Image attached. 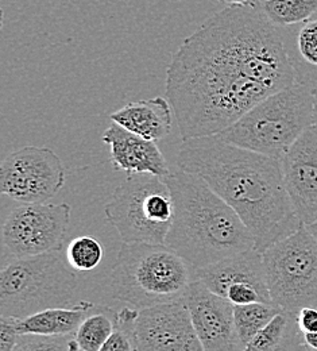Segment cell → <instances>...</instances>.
Segmentation results:
<instances>
[{
    "label": "cell",
    "mask_w": 317,
    "mask_h": 351,
    "mask_svg": "<svg viewBox=\"0 0 317 351\" xmlns=\"http://www.w3.org/2000/svg\"><path fill=\"white\" fill-rule=\"evenodd\" d=\"M272 302L297 315L317 307V241L307 226L278 241L264 253Z\"/></svg>",
    "instance_id": "ba28073f"
},
{
    "label": "cell",
    "mask_w": 317,
    "mask_h": 351,
    "mask_svg": "<svg viewBox=\"0 0 317 351\" xmlns=\"http://www.w3.org/2000/svg\"><path fill=\"white\" fill-rule=\"evenodd\" d=\"M104 252L100 241L90 235H83L71 241L66 249V261L76 271H91L96 269Z\"/></svg>",
    "instance_id": "603a6c76"
},
{
    "label": "cell",
    "mask_w": 317,
    "mask_h": 351,
    "mask_svg": "<svg viewBox=\"0 0 317 351\" xmlns=\"http://www.w3.org/2000/svg\"><path fill=\"white\" fill-rule=\"evenodd\" d=\"M219 1L226 5H243L250 3V0H219Z\"/></svg>",
    "instance_id": "f1b7e54d"
},
{
    "label": "cell",
    "mask_w": 317,
    "mask_h": 351,
    "mask_svg": "<svg viewBox=\"0 0 317 351\" xmlns=\"http://www.w3.org/2000/svg\"><path fill=\"white\" fill-rule=\"evenodd\" d=\"M94 304L80 302L72 307L47 308L26 317H4L19 335H71L75 334Z\"/></svg>",
    "instance_id": "e0dca14e"
},
{
    "label": "cell",
    "mask_w": 317,
    "mask_h": 351,
    "mask_svg": "<svg viewBox=\"0 0 317 351\" xmlns=\"http://www.w3.org/2000/svg\"><path fill=\"white\" fill-rule=\"evenodd\" d=\"M281 309L274 303H251L233 307L235 331L243 350Z\"/></svg>",
    "instance_id": "44dd1931"
},
{
    "label": "cell",
    "mask_w": 317,
    "mask_h": 351,
    "mask_svg": "<svg viewBox=\"0 0 317 351\" xmlns=\"http://www.w3.org/2000/svg\"><path fill=\"white\" fill-rule=\"evenodd\" d=\"M297 326L301 334H311L317 331V307L303 308L297 315Z\"/></svg>",
    "instance_id": "484cf974"
},
{
    "label": "cell",
    "mask_w": 317,
    "mask_h": 351,
    "mask_svg": "<svg viewBox=\"0 0 317 351\" xmlns=\"http://www.w3.org/2000/svg\"><path fill=\"white\" fill-rule=\"evenodd\" d=\"M314 125V88L301 83L261 100L218 135L228 143L275 158Z\"/></svg>",
    "instance_id": "5b68a950"
},
{
    "label": "cell",
    "mask_w": 317,
    "mask_h": 351,
    "mask_svg": "<svg viewBox=\"0 0 317 351\" xmlns=\"http://www.w3.org/2000/svg\"><path fill=\"white\" fill-rule=\"evenodd\" d=\"M297 83L317 88V15L301 23L292 51L289 50Z\"/></svg>",
    "instance_id": "d6986e66"
},
{
    "label": "cell",
    "mask_w": 317,
    "mask_h": 351,
    "mask_svg": "<svg viewBox=\"0 0 317 351\" xmlns=\"http://www.w3.org/2000/svg\"><path fill=\"white\" fill-rule=\"evenodd\" d=\"M314 125L317 126V88L314 89Z\"/></svg>",
    "instance_id": "f546056e"
},
{
    "label": "cell",
    "mask_w": 317,
    "mask_h": 351,
    "mask_svg": "<svg viewBox=\"0 0 317 351\" xmlns=\"http://www.w3.org/2000/svg\"><path fill=\"white\" fill-rule=\"evenodd\" d=\"M297 83L282 36L254 3L227 5L173 54L166 97L183 139L226 130L272 93Z\"/></svg>",
    "instance_id": "6da1fadb"
},
{
    "label": "cell",
    "mask_w": 317,
    "mask_h": 351,
    "mask_svg": "<svg viewBox=\"0 0 317 351\" xmlns=\"http://www.w3.org/2000/svg\"><path fill=\"white\" fill-rule=\"evenodd\" d=\"M107 221L127 243H165L175 204L162 177L127 176L104 207Z\"/></svg>",
    "instance_id": "52a82bcc"
},
{
    "label": "cell",
    "mask_w": 317,
    "mask_h": 351,
    "mask_svg": "<svg viewBox=\"0 0 317 351\" xmlns=\"http://www.w3.org/2000/svg\"><path fill=\"white\" fill-rule=\"evenodd\" d=\"M196 278V267L166 243L123 242L108 291L112 299L142 309L183 302Z\"/></svg>",
    "instance_id": "277c9868"
},
{
    "label": "cell",
    "mask_w": 317,
    "mask_h": 351,
    "mask_svg": "<svg viewBox=\"0 0 317 351\" xmlns=\"http://www.w3.org/2000/svg\"><path fill=\"white\" fill-rule=\"evenodd\" d=\"M136 350V342H133L123 332L114 330L112 335L108 338L101 351H134Z\"/></svg>",
    "instance_id": "4316f807"
},
{
    "label": "cell",
    "mask_w": 317,
    "mask_h": 351,
    "mask_svg": "<svg viewBox=\"0 0 317 351\" xmlns=\"http://www.w3.org/2000/svg\"><path fill=\"white\" fill-rule=\"evenodd\" d=\"M65 181L61 158L44 146L22 147L0 167V192L19 203H45L60 193Z\"/></svg>",
    "instance_id": "30bf717a"
},
{
    "label": "cell",
    "mask_w": 317,
    "mask_h": 351,
    "mask_svg": "<svg viewBox=\"0 0 317 351\" xmlns=\"http://www.w3.org/2000/svg\"><path fill=\"white\" fill-rule=\"evenodd\" d=\"M261 8L272 25L289 27L316 16L317 0H268Z\"/></svg>",
    "instance_id": "7402d4cb"
},
{
    "label": "cell",
    "mask_w": 317,
    "mask_h": 351,
    "mask_svg": "<svg viewBox=\"0 0 317 351\" xmlns=\"http://www.w3.org/2000/svg\"><path fill=\"white\" fill-rule=\"evenodd\" d=\"M286 191L304 226L317 220V126L312 125L281 158Z\"/></svg>",
    "instance_id": "4fadbf2b"
},
{
    "label": "cell",
    "mask_w": 317,
    "mask_h": 351,
    "mask_svg": "<svg viewBox=\"0 0 317 351\" xmlns=\"http://www.w3.org/2000/svg\"><path fill=\"white\" fill-rule=\"evenodd\" d=\"M118 313L114 308L93 306L75 332L77 351H101L115 330Z\"/></svg>",
    "instance_id": "ffe728a7"
},
{
    "label": "cell",
    "mask_w": 317,
    "mask_h": 351,
    "mask_svg": "<svg viewBox=\"0 0 317 351\" xmlns=\"http://www.w3.org/2000/svg\"><path fill=\"white\" fill-rule=\"evenodd\" d=\"M71 335H21L15 351H71Z\"/></svg>",
    "instance_id": "cb8c5ba5"
},
{
    "label": "cell",
    "mask_w": 317,
    "mask_h": 351,
    "mask_svg": "<svg viewBox=\"0 0 317 351\" xmlns=\"http://www.w3.org/2000/svg\"><path fill=\"white\" fill-rule=\"evenodd\" d=\"M173 112L170 101L158 96L129 103L112 112L110 119L129 132L157 142L172 130Z\"/></svg>",
    "instance_id": "2e32d148"
},
{
    "label": "cell",
    "mask_w": 317,
    "mask_h": 351,
    "mask_svg": "<svg viewBox=\"0 0 317 351\" xmlns=\"http://www.w3.org/2000/svg\"><path fill=\"white\" fill-rule=\"evenodd\" d=\"M308 227V230L311 231V234L315 237V239L317 241V220L316 221H314L312 224H309V226H307Z\"/></svg>",
    "instance_id": "4dcf8cb0"
},
{
    "label": "cell",
    "mask_w": 317,
    "mask_h": 351,
    "mask_svg": "<svg viewBox=\"0 0 317 351\" xmlns=\"http://www.w3.org/2000/svg\"><path fill=\"white\" fill-rule=\"evenodd\" d=\"M262 1H268V0H262Z\"/></svg>",
    "instance_id": "1f68e13d"
},
{
    "label": "cell",
    "mask_w": 317,
    "mask_h": 351,
    "mask_svg": "<svg viewBox=\"0 0 317 351\" xmlns=\"http://www.w3.org/2000/svg\"><path fill=\"white\" fill-rule=\"evenodd\" d=\"M305 349L294 313L281 309L247 345V351Z\"/></svg>",
    "instance_id": "ac0fdd59"
},
{
    "label": "cell",
    "mask_w": 317,
    "mask_h": 351,
    "mask_svg": "<svg viewBox=\"0 0 317 351\" xmlns=\"http://www.w3.org/2000/svg\"><path fill=\"white\" fill-rule=\"evenodd\" d=\"M71 215L68 203H22L3 224V247L12 260L61 250Z\"/></svg>",
    "instance_id": "9c48e42d"
},
{
    "label": "cell",
    "mask_w": 317,
    "mask_h": 351,
    "mask_svg": "<svg viewBox=\"0 0 317 351\" xmlns=\"http://www.w3.org/2000/svg\"><path fill=\"white\" fill-rule=\"evenodd\" d=\"M19 337L11 324L0 316V351H15Z\"/></svg>",
    "instance_id": "d4e9b609"
},
{
    "label": "cell",
    "mask_w": 317,
    "mask_h": 351,
    "mask_svg": "<svg viewBox=\"0 0 317 351\" xmlns=\"http://www.w3.org/2000/svg\"><path fill=\"white\" fill-rule=\"evenodd\" d=\"M175 215L165 243L193 267L255 247L247 226L200 176L179 169L164 177Z\"/></svg>",
    "instance_id": "3957f363"
},
{
    "label": "cell",
    "mask_w": 317,
    "mask_h": 351,
    "mask_svg": "<svg viewBox=\"0 0 317 351\" xmlns=\"http://www.w3.org/2000/svg\"><path fill=\"white\" fill-rule=\"evenodd\" d=\"M196 277L211 291L226 296L227 289L232 285L249 284L270 296L264 256L255 247L229 256L225 260L197 267Z\"/></svg>",
    "instance_id": "9a60e30c"
},
{
    "label": "cell",
    "mask_w": 317,
    "mask_h": 351,
    "mask_svg": "<svg viewBox=\"0 0 317 351\" xmlns=\"http://www.w3.org/2000/svg\"><path fill=\"white\" fill-rule=\"evenodd\" d=\"M101 139L110 146L111 162L118 172H125L127 176L150 173L162 178L170 173L155 141L129 132L112 121L103 132Z\"/></svg>",
    "instance_id": "5bb4252c"
},
{
    "label": "cell",
    "mask_w": 317,
    "mask_h": 351,
    "mask_svg": "<svg viewBox=\"0 0 317 351\" xmlns=\"http://www.w3.org/2000/svg\"><path fill=\"white\" fill-rule=\"evenodd\" d=\"M303 343L305 349L317 350V331L311 334H303Z\"/></svg>",
    "instance_id": "83f0119b"
},
{
    "label": "cell",
    "mask_w": 317,
    "mask_h": 351,
    "mask_svg": "<svg viewBox=\"0 0 317 351\" xmlns=\"http://www.w3.org/2000/svg\"><path fill=\"white\" fill-rule=\"evenodd\" d=\"M136 350H203L185 302L164 303L139 309L136 319Z\"/></svg>",
    "instance_id": "8fae6325"
},
{
    "label": "cell",
    "mask_w": 317,
    "mask_h": 351,
    "mask_svg": "<svg viewBox=\"0 0 317 351\" xmlns=\"http://www.w3.org/2000/svg\"><path fill=\"white\" fill-rule=\"evenodd\" d=\"M177 165L200 176L235 210L261 253L304 226L286 191L279 158L215 134L183 139Z\"/></svg>",
    "instance_id": "7a4b0ae2"
},
{
    "label": "cell",
    "mask_w": 317,
    "mask_h": 351,
    "mask_svg": "<svg viewBox=\"0 0 317 351\" xmlns=\"http://www.w3.org/2000/svg\"><path fill=\"white\" fill-rule=\"evenodd\" d=\"M183 302L203 350H243L235 331V306L227 298L211 291L196 278Z\"/></svg>",
    "instance_id": "7c38bea8"
},
{
    "label": "cell",
    "mask_w": 317,
    "mask_h": 351,
    "mask_svg": "<svg viewBox=\"0 0 317 351\" xmlns=\"http://www.w3.org/2000/svg\"><path fill=\"white\" fill-rule=\"evenodd\" d=\"M75 271L61 250L14 258L0 273V315L26 317L69 306L79 285Z\"/></svg>",
    "instance_id": "8992f818"
}]
</instances>
